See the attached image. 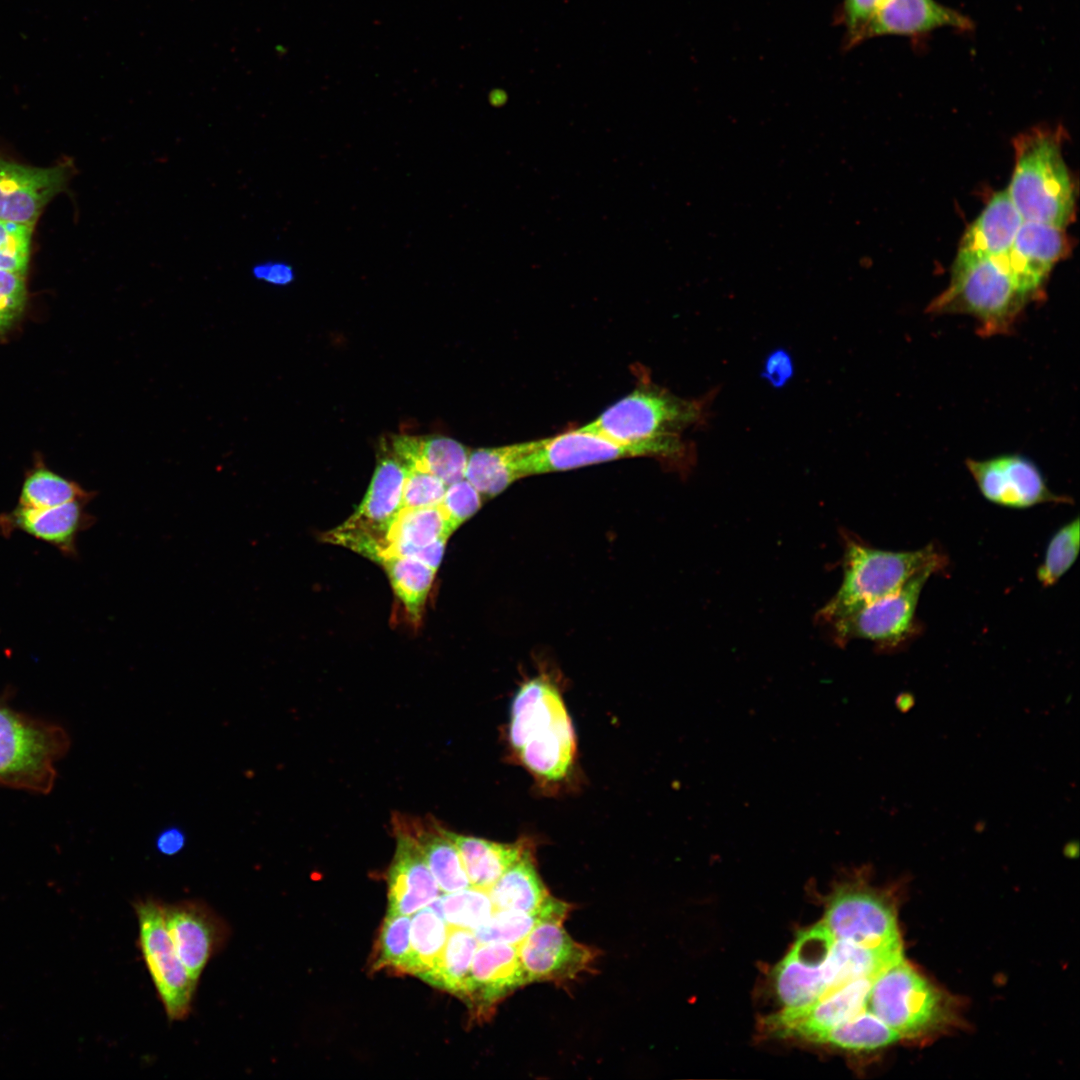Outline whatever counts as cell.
Here are the masks:
<instances>
[{
    "instance_id": "cell-1",
    "label": "cell",
    "mask_w": 1080,
    "mask_h": 1080,
    "mask_svg": "<svg viewBox=\"0 0 1080 1080\" xmlns=\"http://www.w3.org/2000/svg\"><path fill=\"white\" fill-rule=\"evenodd\" d=\"M1036 298L1014 276L1002 256L957 254L946 289L931 301L933 314H965L983 336L1008 334Z\"/></svg>"
},
{
    "instance_id": "cell-2",
    "label": "cell",
    "mask_w": 1080,
    "mask_h": 1080,
    "mask_svg": "<svg viewBox=\"0 0 1080 1080\" xmlns=\"http://www.w3.org/2000/svg\"><path fill=\"white\" fill-rule=\"evenodd\" d=\"M843 538V579L818 614L825 624L895 592L924 571L937 574L948 565V558L934 544L912 551H890L875 548L853 535Z\"/></svg>"
},
{
    "instance_id": "cell-3",
    "label": "cell",
    "mask_w": 1080,
    "mask_h": 1080,
    "mask_svg": "<svg viewBox=\"0 0 1080 1080\" xmlns=\"http://www.w3.org/2000/svg\"><path fill=\"white\" fill-rule=\"evenodd\" d=\"M1015 167L1007 193L1025 221L1064 228L1074 215L1075 190L1060 134L1033 128L1014 141Z\"/></svg>"
},
{
    "instance_id": "cell-4",
    "label": "cell",
    "mask_w": 1080,
    "mask_h": 1080,
    "mask_svg": "<svg viewBox=\"0 0 1080 1080\" xmlns=\"http://www.w3.org/2000/svg\"><path fill=\"white\" fill-rule=\"evenodd\" d=\"M706 415L704 398L687 400L663 389L640 388L581 428L620 442L665 444L689 456L681 434L702 424Z\"/></svg>"
},
{
    "instance_id": "cell-5",
    "label": "cell",
    "mask_w": 1080,
    "mask_h": 1080,
    "mask_svg": "<svg viewBox=\"0 0 1080 1080\" xmlns=\"http://www.w3.org/2000/svg\"><path fill=\"white\" fill-rule=\"evenodd\" d=\"M66 731L34 719L0 702V784L49 793L55 762L69 749Z\"/></svg>"
},
{
    "instance_id": "cell-6",
    "label": "cell",
    "mask_w": 1080,
    "mask_h": 1080,
    "mask_svg": "<svg viewBox=\"0 0 1080 1080\" xmlns=\"http://www.w3.org/2000/svg\"><path fill=\"white\" fill-rule=\"evenodd\" d=\"M949 1002L942 991L902 958L874 978L866 1008L901 1038H914L949 1023Z\"/></svg>"
},
{
    "instance_id": "cell-7",
    "label": "cell",
    "mask_w": 1080,
    "mask_h": 1080,
    "mask_svg": "<svg viewBox=\"0 0 1080 1080\" xmlns=\"http://www.w3.org/2000/svg\"><path fill=\"white\" fill-rule=\"evenodd\" d=\"M379 457L368 490L357 510L327 540L379 561L387 547V535L402 509L406 474L404 463L386 447Z\"/></svg>"
},
{
    "instance_id": "cell-8",
    "label": "cell",
    "mask_w": 1080,
    "mask_h": 1080,
    "mask_svg": "<svg viewBox=\"0 0 1080 1080\" xmlns=\"http://www.w3.org/2000/svg\"><path fill=\"white\" fill-rule=\"evenodd\" d=\"M935 574L924 571L901 588L871 601L832 621L834 639L845 644L853 639L871 641L880 652H896L920 633L916 610L927 580Z\"/></svg>"
},
{
    "instance_id": "cell-9",
    "label": "cell",
    "mask_w": 1080,
    "mask_h": 1080,
    "mask_svg": "<svg viewBox=\"0 0 1080 1080\" xmlns=\"http://www.w3.org/2000/svg\"><path fill=\"white\" fill-rule=\"evenodd\" d=\"M635 456L689 459V456L665 444L620 442L580 427L550 438L531 441L529 451L521 460L520 470L523 478Z\"/></svg>"
},
{
    "instance_id": "cell-10",
    "label": "cell",
    "mask_w": 1080,
    "mask_h": 1080,
    "mask_svg": "<svg viewBox=\"0 0 1080 1080\" xmlns=\"http://www.w3.org/2000/svg\"><path fill=\"white\" fill-rule=\"evenodd\" d=\"M139 945L159 998L171 1020H183L191 1010L197 982L177 955L168 932L163 904L146 899L135 904Z\"/></svg>"
},
{
    "instance_id": "cell-11",
    "label": "cell",
    "mask_w": 1080,
    "mask_h": 1080,
    "mask_svg": "<svg viewBox=\"0 0 1080 1080\" xmlns=\"http://www.w3.org/2000/svg\"><path fill=\"white\" fill-rule=\"evenodd\" d=\"M966 467L982 496L996 505L1026 509L1046 503H1072L1069 496L1054 493L1039 467L1025 456L967 459Z\"/></svg>"
},
{
    "instance_id": "cell-12",
    "label": "cell",
    "mask_w": 1080,
    "mask_h": 1080,
    "mask_svg": "<svg viewBox=\"0 0 1080 1080\" xmlns=\"http://www.w3.org/2000/svg\"><path fill=\"white\" fill-rule=\"evenodd\" d=\"M829 903L823 925L835 940L864 946L899 942L893 906L867 888H844Z\"/></svg>"
},
{
    "instance_id": "cell-13",
    "label": "cell",
    "mask_w": 1080,
    "mask_h": 1080,
    "mask_svg": "<svg viewBox=\"0 0 1080 1080\" xmlns=\"http://www.w3.org/2000/svg\"><path fill=\"white\" fill-rule=\"evenodd\" d=\"M518 955L528 984L563 983L592 967L598 951L575 941L562 920L537 925L518 945Z\"/></svg>"
},
{
    "instance_id": "cell-14",
    "label": "cell",
    "mask_w": 1080,
    "mask_h": 1080,
    "mask_svg": "<svg viewBox=\"0 0 1080 1080\" xmlns=\"http://www.w3.org/2000/svg\"><path fill=\"white\" fill-rule=\"evenodd\" d=\"M72 166L33 167L0 156V220L32 224L62 192Z\"/></svg>"
},
{
    "instance_id": "cell-15",
    "label": "cell",
    "mask_w": 1080,
    "mask_h": 1080,
    "mask_svg": "<svg viewBox=\"0 0 1080 1080\" xmlns=\"http://www.w3.org/2000/svg\"><path fill=\"white\" fill-rule=\"evenodd\" d=\"M165 922L177 955L198 983L211 957L228 937L225 922L199 901L163 905Z\"/></svg>"
},
{
    "instance_id": "cell-16",
    "label": "cell",
    "mask_w": 1080,
    "mask_h": 1080,
    "mask_svg": "<svg viewBox=\"0 0 1080 1080\" xmlns=\"http://www.w3.org/2000/svg\"><path fill=\"white\" fill-rule=\"evenodd\" d=\"M526 984L516 945L484 943L473 957L462 999L478 1016H488L500 1001Z\"/></svg>"
},
{
    "instance_id": "cell-17",
    "label": "cell",
    "mask_w": 1080,
    "mask_h": 1080,
    "mask_svg": "<svg viewBox=\"0 0 1080 1080\" xmlns=\"http://www.w3.org/2000/svg\"><path fill=\"white\" fill-rule=\"evenodd\" d=\"M874 979L851 981L811 1005L801 1009H784L768 1019L771 1030L782 1036H799L813 1040L817 1035L852 1018L866 1009Z\"/></svg>"
},
{
    "instance_id": "cell-18",
    "label": "cell",
    "mask_w": 1080,
    "mask_h": 1080,
    "mask_svg": "<svg viewBox=\"0 0 1080 1080\" xmlns=\"http://www.w3.org/2000/svg\"><path fill=\"white\" fill-rule=\"evenodd\" d=\"M1069 248L1064 228L1024 220L1003 257L1018 281L1038 297L1052 268L1064 258Z\"/></svg>"
},
{
    "instance_id": "cell-19",
    "label": "cell",
    "mask_w": 1080,
    "mask_h": 1080,
    "mask_svg": "<svg viewBox=\"0 0 1080 1080\" xmlns=\"http://www.w3.org/2000/svg\"><path fill=\"white\" fill-rule=\"evenodd\" d=\"M973 21L937 0H882L865 40L879 36L921 37L941 28L970 31Z\"/></svg>"
},
{
    "instance_id": "cell-20",
    "label": "cell",
    "mask_w": 1080,
    "mask_h": 1080,
    "mask_svg": "<svg viewBox=\"0 0 1080 1080\" xmlns=\"http://www.w3.org/2000/svg\"><path fill=\"white\" fill-rule=\"evenodd\" d=\"M88 501L79 499L49 508L18 505L13 511L0 515V533L8 535L13 530H21L66 555H75L78 534L95 520L84 510Z\"/></svg>"
},
{
    "instance_id": "cell-21",
    "label": "cell",
    "mask_w": 1080,
    "mask_h": 1080,
    "mask_svg": "<svg viewBox=\"0 0 1080 1080\" xmlns=\"http://www.w3.org/2000/svg\"><path fill=\"white\" fill-rule=\"evenodd\" d=\"M397 845L388 875L387 914L411 915L439 896V886L411 836L395 830Z\"/></svg>"
},
{
    "instance_id": "cell-22",
    "label": "cell",
    "mask_w": 1080,
    "mask_h": 1080,
    "mask_svg": "<svg viewBox=\"0 0 1080 1080\" xmlns=\"http://www.w3.org/2000/svg\"><path fill=\"white\" fill-rule=\"evenodd\" d=\"M394 826L417 843L442 892L452 893L472 886L448 830L432 820L408 817H399Z\"/></svg>"
},
{
    "instance_id": "cell-23",
    "label": "cell",
    "mask_w": 1080,
    "mask_h": 1080,
    "mask_svg": "<svg viewBox=\"0 0 1080 1080\" xmlns=\"http://www.w3.org/2000/svg\"><path fill=\"white\" fill-rule=\"evenodd\" d=\"M1023 221L1007 190L998 192L964 233L957 254L1002 256L1011 248Z\"/></svg>"
},
{
    "instance_id": "cell-24",
    "label": "cell",
    "mask_w": 1080,
    "mask_h": 1080,
    "mask_svg": "<svg viewBox=\"0 0 1080 1080\" xmlns=\"http://www.w3.org/2000/svg\"><path fill=\"white\" fill-rule=\"evenodd\" d=\"M902 952L901 941L887 945L864 946L849 941L834 940L823 965L825 992L822 997L851 981L860 978L874 979L882 971L901 960Z\"/></svg>"
},
{
    "instance_id": "cell-25",
    "label": "cell",
    "mask_w": 1080,
    "mask_h": 1080,
    "mask_svg": "<svg viewBox=\"0 0 1080 1080\" xmlns=\"http://www.w3.org/2000/svg\"><path fill=\"white\" fill-rule=\"evenodd\" d=\"M391 450L405 466L431 472L447 486L464 479L470 453L460 442L440 435H395Z\"/></svg>"
},
{
    "instance_id": "cell-26",
    "label": "cell",
    "mask_w": 1080,
    "mask_h": 1080,
    "mask_svg": "<svg viewBox=\"0 0 1080 1080\" xmlns=\"http://www.w3.org/2000/svg\"><path fill=\"white\" fill-rule=\"evenodd\" d=\"M566 717L568 714L557 688L544 678L531 679L520 687L513 699L510 742L518 751L536 730Z\"/></svg>"
},
{
    "instance_id": "cell-27",
    "label": "cell",
    "mask_w": 1080,
    "mask_h": 1080,
    "mask_svg": "<svg viewBox=\"0 0 1080 1080\" xmlns=\"http://www.w3.org/2000/svg\"><path fill=\"white\" fill-rule=\"evenodd\" d=\"M522 762L535 775L562 779L575 755V736L569 716L536 730L518 750Z\"/></svg>"
},
{
    "instance_id": "cell-28",
    "label": "cell",
    "mask_w": 1080,
    "mask_h": 1080,
    "mask_svg": "<svg viewBox=\"0 0 1080 1080\" xmlns=\"http://www.w3.org/2000/svg\"><path fill=\"white\" fill-rule=\"evenodd\" d=\"M530 442L495 448H479L469 453L464 478L482 497H494L522 478L520 464Z\"/></svg>"
},
{
    "instance_id": "cell-29",
    "label": "cell",
    "mask_w": 1080,
    "mask_h": 1080,
    "mask_svg": "<svg viewBox=\"0 0 1080 1080\" xmlns=\"http://www.w3.org/2000/svg\"><path fill=\"white\" fill-rule=\"evenodd\" d=\"M449 835L458 849L471 885L485 890L490 889L527 847L520 841L504 844L450 831Z\"/></svg>"
},
{
    "instance_id": "cell-30",
    "label": "cell",
    "mask_w": 1080,
    "mask_h": 1080,
    "mask_svg": "<svg viewBox=\"0 0 1080 1080\" xmlns=\"http://www.w3.org/2000/svg\"><path fill=\"white\" fill-rule=\"evenodd\" d=\"M451 532L440 505L401 509L387 535L385 555L412 557L420 548L439 539L449 538ZM380 560V559H379Z\"/></svg>"
},
{
    "instance_id": "cell-31",
    "label": "cell",
    "mask_w": 1080,
    "mask_h": 1080,
    "mask_svg": "<svg viewBox=\"0 0 1080 1080\" xmlns=\"http://www.w3.org/2000/svg\"><path fill=\"white\" fill-rule=\"evenodd\" d=\"M823 961L792 947L776 966L777 995L784 1009H801L819 1000L825 992Z\"/></svg>"
},
{
    "instance_id": "cell-32",
    "label": "cell",
    "mask_w": 1080,
    "mask_h": 1080,
    "mask_svg": "<svg viewBox=\"0 0 1080 1080\" xmlns=\"http://www.w3.org/2000/svg\"><path fill=\"white\" fill-rule=\"evenodd\" d=\"M572 906L550 896L532 911L496 909L491 917L473 930L480 944L518 945L537 925L548 920L564 921Z\"/></svg>"
},
{
    "instance_id": "cell-33",
    "label": "cell",
    "mask_w": 1080,
    "mask_h": 1080,
    "mask_svg": "<svg viewBox=\"0 0 1080 1080\" xmlns=\"http://www.w3.org/2000/svg\"><path fill=\"white\" fill-rule=\"evenodd\" d=\"M496 909L532 911L551 895L543 884L528 847L488 890Z\"/></svg>"
},
{
    "instance_id": "cell-34",
    "label": "cell",
    "mask_w": 1080,
    "mask_h": 1080,
    "mask_svg": "<svg viewBox=\"0 0 1080 1080\" xmlns=\"http://www.w3.org/2000/svg\"><path fill=\"white\" fill-rule=\"evenodd\" d=\"M382 564L392 589L412 623L421 620L436 570L419 560L399 555H385Z\"/></svg>"
},
{
    "instance_id": "cell-35",
    "label": "cell",
    "mask_w": 1080,
    "mask_h": 1080,
    "mask_svg": "<svg viewBox=\"0 0 1080 1080\" xmlns=\"http://www.w3.org/2000/svg\"><path fill=\"white\" fill-rule=\"evenodd\" d=\"M480 945L472 930L450 927L436 966L420 978L462 998L475 952Z\"/></svg>"
},
{
    "instance_id": "cell-36",
    "label": "cell",
    "mask_w": 1080,
    "mask_h": 1080,
    "mask_svg": "<svg viewBox=\"0 0 1080 1080\" xmlns=\"http://www.w3.org/2000/svg\"><path fill=\"white\" fill-rule=\"evenodd\" d=\"M449 925L429 905L411 919L410 956L405 973L421 977L438 963L449 933Z\"/></svg>"
},
{
    "instance_id": "cell-37",
    "label": "cell",
    "mask_w": 1080,
    "mask_h": 1080,
    "mask_svg": "<svg viewBox=\"0 0 1080 1080\" xmlns=\"http://www.w3.org/2000/svg\"><path fill=\"white\" fill-rule=\"evenodd\" d=\"M901 1039L867 1008L852 1018L817 1035L812 1041L829 1043L849 1050H874Z\"/></svg>"
},
{
    "instance_id": "cell-38",
    "label": "cell",
    "mask_w": 1080,
    "mask_h": 1080,
    "mask_svg": "<svg viewBox=\"0 0 1080 1080\" xmlns=\"http://www.w3.org/2000/svg\"><path fill=\"white\" fill-rule=\"evenodd\" d=\"M449 927L474 930L496 910L488 890L470 886L437 897L430 905Z\"/></svg>"
},
{
    "instance_id": "cell-39",
    "label": "cell",
    "mask_w": 1080,
    "mask_h": 1080,
    "mask_svg": "<svg viewBox=\"0 0 1080 1080\" xmlns=\"http://www.w3.org/2000/svg\"><path fill=\"white\" fill-rule=\"evenodd\" d=\"M92 496L78 484L55 472L39 467L30 472L22 485L19 505L49 508L71 501L89 500Z\"/></svg>"
},
{
    "instance_id": "cell-40",
    "label": "cell",
    "mask_w": 1080,
    "mask_h": 1080,
    "mask_svg": "<svg viewBox=\"0 0 1080 1080\" xmlns=\"http://www.w3.org/2000/svg\"><path fill=\"white\" fill-rule=\"evenodd\" d=\"M1079 518L1060 527L1051 537L1037 579L1045 587L1055 585L1075 563L1080 546Z\"/></svg>"
},
{
    "instance_id": "cell-41",
    "label": "cell",
    "mask_w": 1080,
    "mask_h": 1080,
    "mask_svg": "<svg viewBox=\"0 0 1080 1080\" xmlns=\"http://www.w3.org/2000/svg\"><path fill=\"white\" fill-rule=\"evenodd\" d=\"M410 930L409 915H386L377 941L375 968L405 973L410 956Z\"/></svg>"
},
{
    "instance_id": "cell-42",
    "label": "cell",
    "mask_w": 1080,
    "mask_h": 1080,
    "mask_svg": "<svg viewBox=\"0 0 1080 1080\" xmlns=\"http://www.w3.org/2000/svg\"><path fill=\"white\" fill-rule=\"evenodd\" d=\"M32 234V224L0 220V270L26 273Z\"/></svg>"
},
{
    "instance_id": "cell-43",
    "label": "cell",
    "mask_w": 1080,
    "mask_h": 1080,
    "mask_svg": "<svg viewBox=\"0 0 1080 1080\" xmlns=\"http://www.w3.org/2000/svg\"><path fill=\"white\" fill-rule=\"evenodd\" d=\"M402 509L439 505L447 485L436 475L415 466H405Z\"/></svg>"
},
{
    "instance_id": "cell-44",
    "label": "cell",
    "mask_w": 1080,
    "mask_h": 1080,
    "mask_svg": "<svg viewBox=\"0 0 1080 1080\" xmlns=\"http://www.w3.org/2000/svg\"><path fill=\"white\" fill-rule=\"evenodd\" d=\"M482 495L465 478L446 487L439 504L451 533L471 518L481 507Z\"/></svg>"
},
{
    "instance_id": "cell-45",
    "label": "cell",
    "mask_w": 1080,
    "mask_h": 1080,
    "mask_svg": "<svg viewBox=\"0 0 1080 1080\" xmlns=\"http://www.w3.org/2000/svg\"><path fill=\"white\" fill-rule=\"evenodd\" d=\"M26 299L24 274L0 270V335L19 319Z\"/></svg>"
},
{
    "instance_id": "cell-46",
    "label": "cell",
    "mask_w": 1080,
    "mask_h": 1080,
    "mask_svg": "<svg viewBox=\"0 0 1080 1080\" xmlns=\"http://www.w3.org/2000/svg\"><path fill=\"white\" fill-rule=\"evenodd\" d=\"M882 0H842L840 23L845 29L847 48L865 41L868 26Z\"/></svg>"
},
{
    "instance_id": "cell-47",
    "label": "cell",
    "mask_w": 1080,
    "mask_h": 1080,
    "mask_svg": "<svg viewBox=\"0 0 1080 1080\" xmlns=\"http://www.w3.org/2000/svg\"><path fill=\"white\" fill-rule=\"evenodd\" d=\"M794 374V365L791 355L784 349L771 352L763 366L761 376L775 388L785 386Z\"/></svg>"
},
{
    "instance_id": "cell-48",
    "label": "cell",
    "mask_w": 1080,
    "mask_h": 1080,
    "mask_svg": "<svg viewBox=\"0 0 1080 1080\" xmlns=\"http://www.w3.org/2000/svg\"><path fill=\"white\" fill-rule=\"evenodd\" d=\"M252 276L259 281H264L274 286H287L295 279V271L291 265L281 261H265L255 264L251 269Z\"/></svg>"
},
{
    "instance_id": "cell-49",
    "label": "cell",
    "mask_w": 1080,
    "mask_h": 1080,
    "mask_svg": "<svg viewBox=\"0 0 1080 1080\" xmlns=\"http://www.w3.org/2000/svg\"><path fill=\"white\" fill-rule=\"evenodd\" d=\"M185 842V833L181 829L169 827L158 834L155 844L161 854L172 856L183 849Z\"/></svg>"
},
{
    "instance_id": "cell-50",
    "label": "cell",
    "mask_w": 1080,
    "mask_h": 1080,
    "mask_svg": "<svg viewBox=\"0 0 1080 1080\" xmlns=\"http://www.w3.org/2000/svg\"><path fill=\"white\" fill-rule=\"evenodd\" d=\"M447 540L448 538H442L426 547L420 548L411 558L419 560L437 571L445 551Z\"/></svg>"
}]
</instances>
